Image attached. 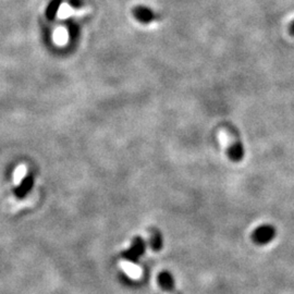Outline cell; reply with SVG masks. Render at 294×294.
<instances>
[{
	"label": "cell",
	"mask_w": 294,
	"mask_h": 294,
	"mask_svg": "<svg viewBox=\"0 0 294 294\" xmlns=\"http://www.w3.org/2000/svg\"><path fill=\"white\" fill-rule=\"evenodd\" d=\"M277 237V229L270 223H264L254 229L252 232V241L257 245H267Z\"/></svg>",
	"instance_id": "6da1fadb"
},
{
	"label": "cell",
	"mask_w": 294,
	"mask_h": 294,
	"mask_svg": "<svg viewBox=\"0 0 294 294\" xmlns=\"http://www.w3.org/2000/svg\"><path fill=\"white\" fill-rule=\"evenodd\" d=\"M145 249H146L145 241L142 238L137 237L132 241V244L130 245V247H129L127 251L123 252L122 256L123 258L128 261H130V263H136V261H139L141 257L144 255Z\"/></svg>",
	"instance_id": "7a4b0ae2"
},
{
	"label": "cell",
	"mask_w": 294,
	"mask_h": 294,
	"mask_svg": "<svg viewBox=\"0 0 294 294\" xmlns=\"http://www.w3.org/2000/svg\"><path fill=\"white\" fill-rule=\"evenodd\" d=\"M227 155L228 158L231 160L232 163H240L244 159L245 156V149L244 145L239 139H234L232 142L229 144L227 148Z\"/></svg>",
	"instance_id": "3957f363"
},
{
	"label": "cell",
	"mask_w": 294,
	"mask_h": 294,
	"mask_svg": "<svg viewBox=\"0 0 294 294\" xmlns=\"http://www.w3.org/2000/svg\"><path fill=\"white\" fill-rule=\"evenodd\" d=\"M33 185H34V176L32 173H27L26 176L23 178L20 185L18 186L15 191L17 197H19V199L25 197L31 192Z\"/></svg>",
	"instance_id": "277c9868"
},
{
	"label": "cell",
	"mask_w": 294,
	"mask_h": 294,
	"mask_svg": "<svg viewBox=\"0 0 294 294\" xmlns=\"http://www.w3.org/2000/svg\"><path fill=\"white\" fill-rule=\"evenodd\" d=\"M158 286L163 291L170 293L174 290V278L169 272H162L157 277Z\"/></svg>",
	"instance_id": "5b68a950"
},
{
	"label": "cell",
	"mask_w": 294,
	"mask_h": 294,
	"mask_svg": "<svg viewBox=\"0 0 294 294\" xmlns=\"http://www.w3.org/2000/svg\"><path fill=\"white\" fill-rule=\"evenodd\" d=\"M133 15H134L135 19L137 21H140L142 23H150L153 22L155 19L154 13L151 12L149 9H147L145 7H137L134 9V11H133Z\"/></svg>",
	"instance_id": "8992f818"
},
{
	"label": "cell",
	"mask_w": 294,
	"mask_h": 294,
	"mask_svg": "<svg viewBox=\"0 0 294 294\" xmlns=\"http://www.w3.org/2000/svg\"><path fill=\"white\" fill-rule=\"evenodd\" d=\"M150 237H149V245L151 250L154 252H158L163 249V237L157 229H151L149 230Z\"/></svg>",
	"instance_id": "52a82bcc"
},
{
	"label": "cell",
	"mask_w": 294,
	"mask_h": 294,
	"mask_svg": "<svg viewBox=\"0 0 294 294\" xmlns=\"http://www.w3.org/2000/svg\"><path fill=\"white\" fill-rule=\"evenodd\" d=\"M61 1L60 0H54L49 3V6L47 8V10H46V16L49 20H53L55 17H56L57 12L59 11V7H60Z\"/></svg>",
	"instance_id": "ba28073f"
},
{
	"label": "cell",
	"mask_w": 294,
	"mask_h": 294,
	"mask_svg": "<svg viewBox=\"0 0 294 294\" xmlns=\"http://www.w3.org/2000/svg\"><path fill=\"white\" fill-rule=\"evenodd\" d=\"M289 31H290L291 35L294 36V20L290 23V25H289Z\"/></svg>",
	"instance_id": "9c48e42d"
}]
</instances>
